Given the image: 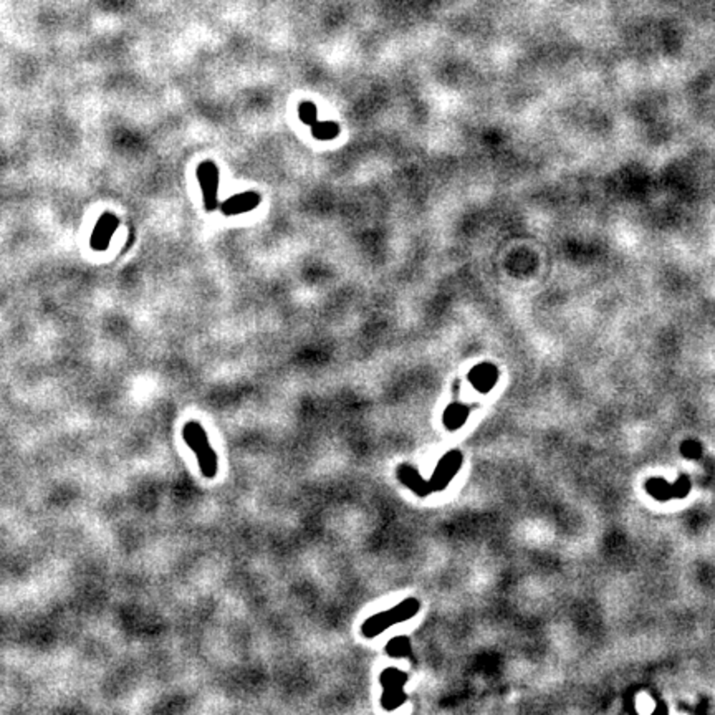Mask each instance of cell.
<instances>
[{
    "label": "cell",
    "mask_w": 715,
    "mask_h": 715,
    "mask_svg": "<svg viewBox=\"0 0 715 715\" xmlns=\"http://www.w3.org/2000/svg\"><path fill=\"white\" fill-rule=\"evenodd\" d=\"M397 474H399L401 482H403L406 487H409L410 490H413L414 493H417V495L426 497V495H429V493H431L429 482H424L422 477L419 475L417 472L413 469V467L401 466L399 467V472H397Z\"/></svg>",
    "instance_id": "cell-9"
},
{
    "label": "cell",
    "mask_w": 715,
    "mask_h": 715,
    "mask_svg": "<svg viewBox=\"0 0 715 715\" xmlns=\"http://www.w3.org/2000/svg\"><path fill=\"white\" fill-rule=\"evenodd\" d=\"M298 114H300V119H302L305 125H308V126L315 125V123L318 121L316 106L313 105L312 101H305V103L300 105Z\"/></svg>",
    "instance_id": "cell-13"
},
{
    "label": "cell",
    "mask_w": 715,
    "mask_h": 715,
    "mask_svg": "<svg viewBox=\"0 0 715 715\" xmlns=\"http://www.w3.org/2000/svg\"><path fill=\"white\" fill-rule=\"evenodd\" d=\"M467 416H469V409L463 408L461 404H452L449 406L447 410H445L444 424L449 429H459V427L466 422Z\"/></svg>",
    "instance_id": "cell-10"
},
{
    "label": "cell",
    "mask_w": 715,
    "mask_h": 715,
    "mask_svg": "<svg viewBox=\"0 0 715 715\" xmlns=\"http://www.w3.org/2000/svg\"><path fill=\"white\" fill-rule=\"evenodd\" d=\"M497 378H498L497 368L493 364H489V363L475 366V368L472 369L469 374L470 383L474 384L475 390H479L480 392H487L489 390H492L493 384L497 383Z\"/></svg>",
    "instance_id": "cell-8"
},
{
    "label": "cell",
    "mask_w": 715,
    "mask_h": 715,
    "mask_svg": "<svg viewBox=\"0 0 715 715\" xmlns=\"http://www.w3.org/2000/svg\"><path fill=\"white\" fill-rule=\"evenodd\" d=\"M647 492L651 493L652 497H656L657 500H669V498L675 497V487L674 485H669L666 480L661 479H652L647 482Z\"/></svg>",
    "instance_id": "cell-11"
},
{
    "label": "cell",
    "mask_w": 715,
    "mask_h": 715,
    "mask_svg": "<svg viewBox=\"0 0 715 715\" xmlns=\"http://www.w3.org/2000/svg\"><path fill=\"white\" fill-rule=\"evenodd\" d=\"M387 652H390L391 656H404V654H408V652H409V641L406 638L394 639V641H391L390 646H387Z\"/></svg>",
    "instance_id": "cell-14"
},
{
    "label": "cell",
    "mask_w": 715,
    "mask_h": 715,
    "mask_svg": "<svg viewBox=\"0 0 715 715\" xmlns=\"http://www.w3.org/2000/svg\"><path fill=\"white\" fill-rule=\"evenodd\" d=\"M118 227V219L113 214H105L98 220L95 231L91 233V247L96 250H105L109 245L114 231Z\"/></svg>",
    "instance_id": "cell-6"
},
{
    "label": "cell",
    "mask_w": 715,
    "mask_h": 715,
    "mask_svg": "<svg viewBox=\"0 0 715 715\" xmlns=\"http://www.w3.org/2000/svg\"><path fill=\"white\" fill-rule=\"evenodd\" d=\"M197 179L202 189L204 206L207 210L217 207V192H219V171L214 162L206 161L197 167Z\"/></svg>",
    "instance_id": "cell-5"
},
{
    "label": "cell",
    "mask_w": 715,
    "mask_h": 715,
    "mask_svg": "<svg viewBox=\"0 0 715 715\" xmlns=\"http://www.w3.org/2000/svg\"><path fill=\"white\" fill-rule=\"evenodd\" d=\"M381 681L384 686V695H383V705L386 709H396L399 705L404 704L406 695L403 692L404 682L408 681V675L401 670L396 669H387L386 672H383Z\"/></svg>",
    "instance_id": "cell-4"
},
{
    "label": "cell",
    "mask_w": 715,
    "mask_h": 715,
    "mask_svg": "<svg viewBox=\"0 0 715 715\" xmlns=\"http://www.w3.org/2000/svg\"><path fill=\"white\" fill-rule=\"evenodd\" d=\"M419 601L414 598H409L390 609V611L379 613V615L369 617V620L363 624V628H361V633H363L366 638H374V636H378L379 633H383V631L391 628V626L397 624V622L410 620L413 616H416Z\"/></svg>",
    "instance_id": "cell-2"
},
{
    "label": "cell",
    "mask_w": 715,
    "mask_h": 715,
    "mask_svg": "<svg viewBox=\"0 0 715 715\" xmlns=\"http://www.w3.org/2000/svg\"><path fill=\"white\" fill-rule=\"evenodd\" d=\"M462 466V454L459 450H450L449 454H445L443 461L437 463V469L432 474V479L429 480V489L431 492H443V490L447 487V485L452 482L454 475L457 474V470L461 469Z\"/></svg>",
    "instance_id": "cell-3"
},
{
    "label": "cell",
    "mask_w": 715,
    "mask_h": 715,
    "mask_svg": "<svg viewBox=\"0 0 715 715\" xmlns=\"http://www.w3.org/2000/svg\"><path fill=\"white\" fill-rule=\"evenodd\" d=\"M312 132L316 139L328 141L337 138L339 128L337 123L333 121H316L315 125H312Z\"/></svg>",
    "instance_id": "cell-12"
},
{
    "label": "cell",
    "mask_w": 715,
    "mask_h": 715,
    "mask_svg": "<svg viewBox=\"0 0 715 715\" xmlns=\"http://www.w3.org/2000/svg\"><path fill=\"white\" fill-rule=\"evenodd\" d=\"M260 204V196L257 192H242L237 194V196H232L231 199L222 204V212L225 215H237V214H245L252 209H255Z\"/></svg>",
    "instance_id": "cell-7"
},
{
    "label": "cell",
    "mask_w": 715,
    "mask_h": 715,
    "mask_svg": "<svg viewBox=\"0 0 715 715\" xmlns=\"http://www.w3.org/2000/svg\"><path fill=\"white\" fill-rule=\"evenodd\" d=\"M183 436L189 447L192 449V452L196 454L202 475H204L206 479H214L219 469L217 454H215L214 449L210 447L209 437H207L201 422L189 421L184 426Z\"/></svg>",
    "instance_id": "cell-1"
},
{
    "label": "cell",
    "mask_w": 715,
    "mask_h": 715,
    "mask_svg": "<svg viewBox=\"0 0 715 715\" xmlns=\"http://www.w3.org/2000/svg\"><path fill=\"white\" fill-rule=\"evenodd\" d=\"M681 450H682L684 456H686V457H691V459L699 457V456H700V452H702L700 445L697 444L695 440H687V443H684V444H682V447H681Z\"/></svg>",
    "instance_id": "cell-15"
}]
</instances>
